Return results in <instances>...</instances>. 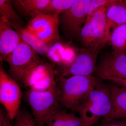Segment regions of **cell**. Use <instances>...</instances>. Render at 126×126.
Wrapping results in <instances>:
<instances>
[{"label": "cell", "mask_w": 126, "mask_h": 126, "mask_svg": "<svg viewBox=\"0 0 126 126\" xmlns=\"http://www.w3.org/2000/svg\"><path fill=\"white\" fill-rule=\"evenodd\" d=\"M99 81L92 75L59 77L56 89L61 105L74 111Z\"/></svg>", "instance_id": "6da1fadb"}, {"label": "cell", "mask_w": 126, "mask_h": 126, "mask_svg": "<svg viewBox=\"0 0 126 126\" xmlns=\"http://www.w3.org/2000/svg\"><path fill=\"white\" fill-rule=\"evenodd\" d=\"M111 108L110 85L100 80L74 111L86 120L97 122L100 117L105 118Z\"/></svg>", "instance_id": "7a4b0ae2"}, {"label": "cell", "mask_w": 126, "mask_h": 126, "mask_svg": "<svg viewBox=\"0 0 126 126\" xmlns=\"http://www.w3.org/2000/svg\"><path fill=\"white\" fill-rule=\"evenodd\" d=\"M57 83L48 90L38 91L29 89L25 94L38 126L45 125L53 114L60 110V103L57 94Z\"/></svg>", "instance_id": "3957f363"}, {"label": "cell", "mask_w": 126, "mask_h": 126, "mask_svg": "<svg viewBox=\"0 0 126 126\" xmlns=\"http://www.w3.org/2000/svg\"><path fill=\"white\" fill-rule=\"evenodd\" d=\"M58 75L51 64L39 59L25 73L22 86L38 91L49 89L57 83L55 77Z\"/></svg>", "instance_id": "277c9868"}, {"label": "cell", "mask_w": 126, "mask_h": 126, "mask_svg": "<svg viewBox=\"0 0 126 126\" xmlns=\"http://www.w3.org/2000/svg\"><path fill=\"white\" fill-rule=\"evenodd\" d=\"M2 62L0 65V101L12 121L20 110L23 94L19 84L6 73Z\"/></svg>", "instance_id": "5b68a950"}, {"label": "cell", "mask_w": 126, "mask_h": 126, "mask_svg": "<svg viewBox=\"0 0 126 126\" xmlns=\"http://www.w3.org/2000/svg\"><path fill=\"white\" fill-rule=\"evenodd\" d=\"M38 54L21 38L17 47L5 60L10 67V76L20 86L25 72L40 58Z\"/></svg>", "instance_id": "8992f818"}, {"label": "cell", "mask_w": 126, "mask_h": 126, "mask_svg": "<svg viewBox=\"0 0 126 126\" xmlns=\"http://www.w3.org/2000/svg\"><path fill=\"white\" fill-rule=\"evenodd\" d=\"M90 0H75L70 8L61 13L60 26L64 34L70 39L79 37L86 22Z\"/></svg>", "instance_id": "52a82bcc"}, {"label": "cell", "mask_w": 126, "mask_h": 126, "mask_svg": "<svg viewBox=\"0 0 126 126\" xmlns=\"http://www.w3.org/2000/svg\"><path fill=\"white\" fill-rule=\"evenodd\" d=\"M60 15L40 13L30 20L25 28L50 46L60 39Z\"/></svg>", "instance_id": "ba28073f"}, {"label": "cell", "mask_w": 126, "mask_h": 126, "mask_svg": "<svg viewBox=\"0 0 126 126\" xmlns=\"http://www.w3.org/2000/svg\"><path fill=\"white\" fill-rule=\"evenodd\" d=\"M100 50L96 48L82 49L70 63L61 69L59 77L92 75L95 72L97 57Z\"/></svg>", "instance_id": "9c48e42d"}, {"label": "cell", "mask_w": 126, "mask_h": 126, "mask_svg": "<svg viewBox=\"0 0 126 126\" xmlns=\"http://www.w3.org/2000/svg\"><path fill=\"white\" fill-rule=\"evenodd\" d=\"M94 72L103 80L126 79V54L112 53L106 56L98 63Z\"/></svg>", "instance_id": "30bf717a"}, {"label": "cell", "mask_w": 126, "mask_h": 126, "mask_svg": "<svg viewBox=\"0 0 126 126\" xmlns=\"http://www.w3.org/2000/svg\"><path fill=\"white\" fill-rule=\"evenodd\" d=\"M20 35L7 20L0 16V60L5 61L20 42Z\"/></svg>", "instance_id": "8fae6325"}, {"label": "cell", "mask_w": 126, "mask_h": 126, "mask_svg": "<svg viewBox=\"0 0 126 126\" xmlns=\"http://www.w3.org/2000/svg\"><path fill=\"white\" fill-rule=\"evenodd\" d=\"M111 108L105 120L126 119V88L110 84Z\"/></svg>", "instance_id": "7c38bea8"}, {"label": "cell", "mask_w": 126, "mask_h": 126, "mask_svg": "<svg viewBox=\"0 0 126 126\" xmlns=\"http://www.w3.org/2000/svg\"><path fill=\"white\" fill-rule=\"evenodd\" d=\"M107 38L109 41L111 36L110 29L126 23V5L124 0H111L107 5Z\"/></svg>", "instance_id": "4fadbf2b"}, {"label": "cell", "mask_w": 126, "mask_h": 126, "mask_svg": "<svg viewBox=\"0 0 126 126\" xmlns=\"http://www.w3.org/2000/svg\"><path fill=\"white\" fill-rule=\"evenodd\" d=\"M97 122L79 117L73 113L60 110L53 114L46 125L47 126H92Z\"/></svg>", "instance_id": "5bb4252c"}, {"label": "cell", "mask_w": 126, "mask_h": 126, "mask_svg": "<svg viewBox=\"0 0 126 126\" xmlns=\"http://www.w3.org/2000/svg\"><path fill=\"white\" fill-rule=\"evenodd\" d=\"M50 0H14V7L20 15L30 20L42 13Z\"/></svg>", "instance_id": "9a60e30c"}, {"label": "cell", "mask_w": 126, "mask_h": 126, "mask_svg": "<svg viewBox=\"0 0 126 126\" xmlns=\"http://www.w3.org/2000/svg\"><path fill=\"white\" fill-rule=\"evenodd\" d=\"M10 23L12 28L19 33L21 39L38 54H47L49 47L48 45L19 24Z\"/></svg>", "instance_id": "2e32d148"}, {"label": "cell", "mask_w": 126, "mask_h": 126, "mask_svg": "<svg viewBox=\"0 0 126 126\" xmlns=\"http://www.w3.org/2000/svg\"><path fill=\"white\" fill-rule=\"evenodd\" d=\"M107 5L99 8L93 15L90 20V22L97 36L104 46L108 41L106 34Z\"/></svg>", "instance_id": "e0dca14e"}, {"label": "cell", "mask_w": 126, "mask_h": 126, "mask_svg": "<svg viewBox=\"0 0 126 126\" xmlns=\"http://www.w3.org/2000/svg\"><path fill=\"white\" fill-rule=\"evenodd\" d=\"M109 41L113 49V54H126V23L114 29Z\"/></svg>", "instance_id": "ac0fdd59"}, {"label": "cell", "mask_w": 126, "mask_h": 126, "mask_svg": "<svg viewBox=\"0 0 126 126\" xmlns=\"http://www.w3.org/2000/svg\"><path fill=\"white\" fill-rule=\"evenodd\" d=\"M79 37L85 48H96L101 49L104 47L97 36L90 21L86 22L84 25Z\"/></svg>", "instance_id": "d6986e66"}, {"label": "cell", "mask_w": 126, "mask_h": 126, "mask_svg": "<svg viewBox=\"0 0 126 126\" xmlns=\"http://www.w3.org/2000/svg\"><path fill=\"white\" fill-rule=\"evenodd\" d=\"M0 14L10 23H15L21 24L22 20L16 13L11 0H0Z\"/></svg>", "instance_id": "ffe728a7"}, {"label": "cell", "mask_w": 126, "mask_h": 126, "mask_svg": "<svg viewBox=\"0 0 126 126\" xmlns=\"http://www.w3.org/2000/svg\"><path fill=\"white\" fill-rule=\"evenodd\" d=\"M75 0H50L42 13L52 15L61 14L70 8Z\"/></svg>", "instance_id": "44dd1931"}, {"label": "cell", "mask_w": 126, "mask_h": 126, "mask_svg": "<svg viewBox=\"0 0 126 126\" xmlns=\"http://www.w3.org/2000/svg\"><path fill=\"white\" fill-rule=\"evenodd\" d=\"M37 123L28 111L20 110L15 118L13 126H35Z\"/></svg>", "instance_id": "7402d4cb"}, {"label": "cell", "mask_w": 126, "mask_h": 126, "mask_svg": "<svg viewBox=\"0 0 126 126\" xmlns=\"http://www.w3.org/2000/svg\"><path fill=\"white\" fill-rule=\"evenodd\" d=\"M63 47L58 42H56L49 46L46 55L54 63L62 64V57L63 53Z\"/></svg>", "instance_id": "603a6c76"}, {"label": "cell", "mask_w": 126, "mask_h": 126, "mask_svg": "<svg viewBox=\"0 0 126 126\" xmlns=\"http://www.w3.org/2000/svg\"><path fill=\"white\" fill-rule=\"evenodd\" d=\"M111 0H90L88 7L86 22L90 21L94 13L100 7L108 4Z\"/></svg>", "instance_id": "cb8c5ba5"}, {"label": "cell", "mask_w": 126, "mask_h": 126, "mask_svg": "<svg viewBox=\"0 0 126 126\" xmlns=\"http://www.w3.org/2000/svg\"><path fill=\"white\" fill-rule=\"evenodd\" d=\"M97 126H126V119L105 120L104 122Z\"/></svg>", "instance_id": "d4e9b609"}, {"label": "cell", "mask_w": 126, "mask_h": 126, "mask_svg": "<svg viewBox=\"0 0 126 126\" xmlns=\"http://www.w3.org/2000/svg\"><path fill=\"white\" fill-rule=\"evenodd\" d=\"M11 121L6 112L2 108L0 110V126H12Z\"/></svg>", "instance_id": "484cf974"}, {"label": "cell", "mask_w": 126, "mask_h": 126, "mask_svg": "<svg viewBox=\"0 0 126 126\" xmlns=\"http://www.w3.org/2000/svg\"><path fill=\"white\" fill-rule=\"evenodd\" d=\"M113 83L118 86L126 88V79H114L110 80Z\"/></svg>", "instance_id": "4316f807"}, {"label": "cell", "mask_w": 126, "mask_h": 126, "mask_svg": "<svg viewBox=\"0 0 126 126\" xmlns=\"http://www.w3.org/2000/svg\"><path fill=\"white\" fill-rule=\"evenodd\" d=\"M124 2H125V4H126V0H124Z\"/></svg>", "instance_id": "83f0119b"}, {"label": "cell", "mask_w": 126, "mask_h": 126, "mask_svg": "<svg viewBox=\"0 0 126 126\" xmlns=\"http://www.w3.org/2000/svg\"><path fill=\"white\" fill-rule=\"evenodd\" d=\"M45 126V125H44V126Z\"/></svg>", "instance_id": "f1b7e54d"}]
</instances>
